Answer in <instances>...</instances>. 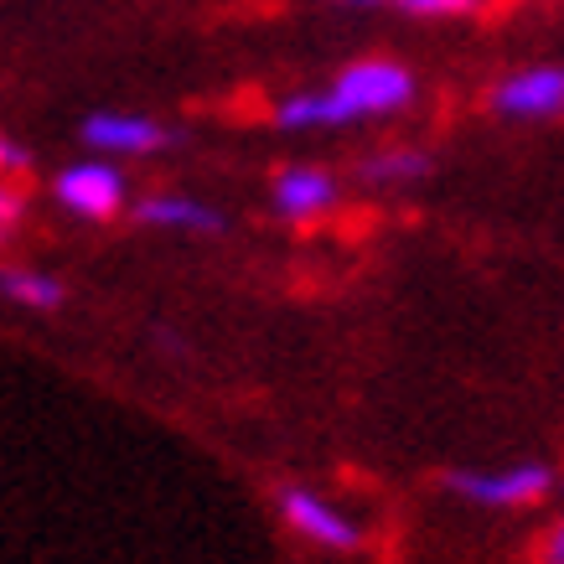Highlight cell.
Here are the masks:
<instances>
[{
	"instance_id": "obj_13",
	"label": "cell",
	"mask_w": 564,
	"mask_h": 564,
	"mask_svg": "<svg viewBox=\"0 0 564 564\" xmlns=\"http://www.w3.org/2000/svg\"><path fill=\"white\" fill-rule=\"evenodd\" d=\"M21 207H26V197H21L11 182H0V239L17 228V218H21Z\"/></svg>"
},
{
	"instance_id": "obj_2",
	"label": "cell",
	"mask_w": 564,
	"mask_h": 564,
	"mask_svg": "<svg viewBox=\"0 0 564 564\" xmlns=\"http://www.w3.org/2000/svg\"><path fill=\"white\" fill-rule=\"evenodd\" d=\"M445 492H456L471 508H533L539 497L554 492V466L544 462H513V466H456L441 477Z\"/></svg>"
},
{
	"instance_id": "obj_8",
	"label": "cell",
	"mask_w": 564,
	"mask_h": 564,
	"mask_svg": "<svg viewBox=\"0 0 564 564\" xmlns=\"http://www.w3.org/2000/svg\"><path fill=\"white\" fill-rule=\"evenodd\" d=\"M135 218L145 228H172V234H223V213L197 197H145Z\"/></svg>"
},
{
	"instance_id": "obj_3",
	"label": "cell",
	"mask_w": 564,
	"mask_h": 564,
	"mask_svg": "<svg viewBox=\"0 0 564 564\" xmlns=\"http://www.w3.org/2000/svg\"><path fill=\"white\" fill-rule=\"evenodd\" d=\"M274 508L285 518V529L311 539L316 549H332V554H358L362 549V529L343 508H332L322 492H311L301 481H280L274 487Z\"/></svg>"
},
{
	"instance_id": "obj_6",
	"label": "cell",
	"mask_w": 564,
	"mask_h": 564,
	"mask_svg": "<svg viewBox=\"0 0 564 564\" xmlns=\"http://www.w3.org/2000/svg\"><path fill=\"white\" fill-rule=\"evenodd\" d=\"M270 203H274L280 218L311 223V218H322V213H332V203H337V182H332L322 166H291V172L274 176Z\"/></svg>"
},
{
	"instance_id": "obj_1",
	"label": "cell",
	"mask_w": 564,
	"mask_h": 564,
	"mask_svg": "<svg viewBox=\"0 0 564 564\" xmlns=\"http://www.w3.org/2000/svg\"><path fill=\"white\" fill-rule=\"evenodd\" d=\"M414 99V73L389 63V57H368L337 73V84L326 94H285L274 104V124L280 130H343L352 120H373V115H399Z\"/></svg>"
},
{
	"instance_id": "obj_11",
	"label": "cell",
	"mask_w": 564,
	"mask_h": 564,
	"mask_svg": "<svg viewBox=\"0 0 564 564\" xmlns=\"http://www.w3.org/2000/svg\"><path fill=\"white\" fill-rule=\"evenodd\" d=\"M410 17H466L477 11V0H399Z\"/></svg>"
},
{
	"instance_id": "obj_12",
	"label": "cell",
	"mask_w": 564,
	"mask_h": 564,
	"mask_svg": "<svg viewBox=\"0 0 564 564\" xmlns=\"http://www.w3.org/2000/svg\"><path fill=\"white\" fill-rule=\"evenodd\" d=\"M21 172H32V151L17 145L11 135H0V176H21Z\"/></svg>"
},
{
	"instance_id": "obj_15",
	"label": "cell",
	"mask_w": 564,
	"mask_h": 564,
	"mask_svg": "<svg viewBox=\"0 0 564 564\" xmlns=\"http://www.w3.org/2000/svg\"><path fill=\"white\" fill-rule=\"evenodd\" d=\"M343 6H383V0H343Z\"/></svg>"
},
{
	"instance_id": "obj_9",
	"label": "cell",
	"mask_w": 564,
	"mask_h": 564,
	"mask_svg": "<svg viewBox=\"0 0 564 564\" xmlns=\"http://www.w3.org/2000/svg\"><path fill=\"white\" fill-rule=\"evenodd\" d=\"M0 295L26 311H57L68 301L63 280H52V274H42V270H0Z\"/></svg>"
},
{
	"instance_id": "obj_14",
	"label": "cell",
	"mask_w": 564,
	"mask_h": 564,
	"mask_svg": "<svg viewBox=\"0 0 564 564\" xmlns=\"http://www.w3.org/2000/svg\"><path fill=\"white\" fill-rule=\"evenodd\" d=\"M544 564H564V518L554 523V533H549V544H544Z\"/></svg>"
},
{
	"instance_id": "obj_4",
	"label": "cell",
	"mask_w": 564,
	"mask_h": 564,
	"mask_svg": "<svg viewBox=\"0 0 564 564\" xmlns=\"http://www.w3.org/2000/svg\"><path fill=\"white\" fill-rule=\"evenodd\" d=\"M492 109L502 120H560L564 115V68L539 63V68H518L497 78Z\"/></svg>"
},
{
	"instance_id": "obj_7",
	"label": "cell",
	"mask_w": 564,
	"mask_h": 564,
	"mask_svg": "<svg viewBox=\"0 0 564 564\" xmlns=\"http://www.w3.org/2000/svg\"><path fill=\"white\" fill-rule=\"evenodd\" d=\"M84 140L99 155H151L166 145V130L145 115H88Z\"/></svg>"
},
{
	"instance_id": "obj_10",
	"label": "cell",
	"mask_w": 564,
	"mask_h": 564,
	"mask_svg": "<svg viewBox=\"0 0 564 564\" xmlns=\"http://www.w3.org/2000/svg\"><path fill=\"white\" fill-rule=\"evenodd\" d=\"M358 172H362V182H414V176L430 172V155L425 151H410V145H399V151L368 155Z\"/></svg>"
},
{
	"instance_id": "obj_5",
	"label": "cell",
	"mask_w": 564,
	"mask_h": 564,
	"mask_svg": "<svg viewBox=\"0 0 564 564\" xmlns=\"http://www.w3.org/2000/svg\"><path fill=\"white\" fill-rule=\"evenodd\" d=\"M57 203L68 207V213H78V218H115L124 207V176L120 166H109V161H78V166H68V172L57 176Z\"/></svg>"
}]
</instances>
